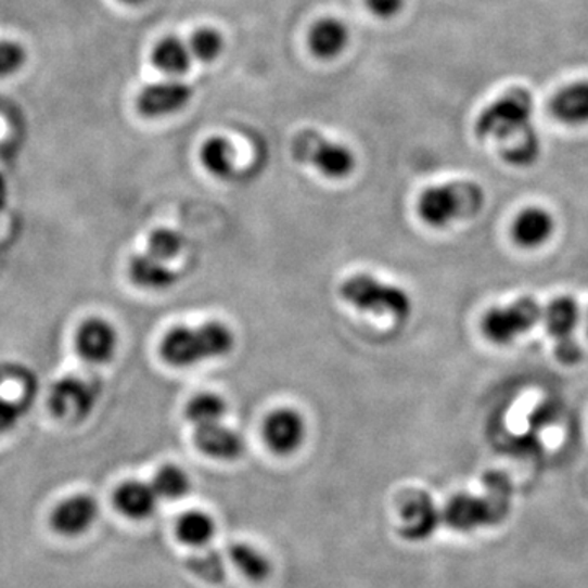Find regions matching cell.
Listing matches in <instances>:
<instances>
[{
	"label": "cell",
	"mask_w": 588,
	"mask_h": 588,
	"mask_svg": "<svg viewBox=\"0 0 588 588\" xmlns=\"http://www.w3.org/2000/svg\"><path fill=\"white\" fill-rule=\"evenodd\" d=\"M235 347V335L228 324L209 321L205 324L176 325L159 344V355L169 367L190 368L206 360L228 357Z\"/></svg>",
	"instance_id": "1"
},
{
	"label": "cell",
	"mask_w": 588,
	"mask_h": 588,
	"mask_svg": "<svg viewBox=\"0 0 588 588\" xmlns=\"http://www.w3.org/2000/svg\"><path fill=\"white\" fill-rule=\"evenodd\" d=\"M484 205L486 193L483 187L470 180H460L423 190L417 202V213L430 228L445 229L480 215Z\"/></svg>",
	"instance_id": "2"
},
{
	"label": "cell",
	"mask_w": 588,
	"mask_h": 588,
	"mask_svg": "<svg viewBox=\"0 0 588 588\" xmlns=\"http://www.w3.org/2000/svg\"><path fill=\"white\" fill-rule=\"evenodd\" d=\"M483 496L461 493L442 509V522L455 532L470 533L499 525L510 510V484L502 476L487 477Z\"/></svg>",
	"instance_id": "3"
},
{
	"label": "cell",
	"mask_w": 588,
	"mask_h": 588,
	"mask_svg": "<svg viewBox=\"0 0 588 588\" xmlns=\"http://www.w3.org/2000/svg\"><path fill=\"white\" fill-rule=\"evenodd\" d=\"M535 100L526 89H510L494 100L476 119L477 138L494 139L500 145L510 144L536 131L533 126Z\"/></svg>",
	"instance_id": "4"
},
{
	"label": "cell",
	"mask_w": 588,
	"mask_h": 588,
	"mask_svg": "<svg viewBox=\"0 0 588 588\" xmlns=\"http://www.w3.org/2000/svg\"><path fill=\"white\" fill-rule=\"evenodd\" d=\"M338 294L358 311L386 316L396 322H406L413 311L412 298L404 287L378 280L370 273L351 274L341 284Z\"/></svg>",
	"instance_id": "5"
},
{
	"label": "cell",
	"mask_w": 588,
	"mask_h": 588,
	"mask_svg": "<svg viewBox=\"0 0 588 588\" xmlns=\"http://www.w3.org/2000/svg\"><path fill=\"white\" fill-rule=\"evenodd\" d=\"M293 161L312 167L325 179L341 180L351 176L357 157L350 148L322 135L319 129L305 128L291 139Z\"/></svg>",
	"instance_id": "6"
},
{
	"label": "cell",
	"mask_w": 588,
	"mask_h": 588,
	"mask_svg": "<svg viewBox=\"0 0 588 588\" xmlns=\"http://www.w3.org/2000/svg\"><path fill=\"white\" fill-rule=\"evenodd\" d=\"M542 306L533 298H520L506 306H496L484 315L481 331L493 344L510 345L528 334L542 321Z\"/></svg>",
	"instance_id": "7"
},
{
	"label": "cell",
	"mask_w": 588,
	"mask_h": 588,
	"mask_svg": "<svg viewBox=\"0 0 588 588\" xmlns=\"http://www.w3.org/2000/svg\"><path fill=\"white\" fill-rule=\"evenodd\" d=\"M99 394L100 387L95 381H87L86 378L80 376H66L51 387L48 406L57 419L79 422L92 413Z\"/></svg>",
	"instance_id": "8"
},
{
	"label": "cell",
	"mask_w": 588,
	"mask_h": 588,
	"mask_svg": "<svg viewBox=\"0 0 588 588\" xmlns=\"http://www.w3.org/2000/svg\"><path fill=\"white\" fill-rule=\"evenodd\" d=\"M399 533L404 539L422 542L435 535L442 525V509L425 490L406 493L399 503Z\"/></svg>",
	"instance_id": "9"
},
{
	"label": "cell",
	"mask_w": 588,
	"mask_h": 588,
	"mask_svg": "<svg viewBox=\"0 0 588 588\" xmlns=\"http://www.w3.org/2000/svg\"><path fill=\"white\" fill-rule=\"evenodd\" d=\"M192 99V87L172 77L142 87L136 97V108L144 118H166L182 112Z\"/></svg>",
	"instance_id": "10"
},
{
	"label": "cell",
	"mask_w": 588,
	"mask_h": 588,
	"mask_svg": "<svg viewBox=\"0 0 588 588\" xmlns=\"http://www.w3.org/2000/svg\"><path fill=\"white\" fill-rule=\"evenodd\" d=\"M308 433L305 417L293 407H280L271 410L265 417L264 435L265 444L274 455L286 457L298 451L303 447Z\"/></svg>",
	"instance_id": "11"
},
{
	"label": "cell",
	"mask_w": 588,
	"mask_h": 588,
	"mask_svg": "<svg viewBox=\"0 0 588 588\" xmlns=\"http://www.w3.org/2000/svg\"><path fill=\"white\" fill-rule=\"evenodd\" d=\"M118 345L119 335L115 325L99 316L80 322L74 334V348L89 365L110 363L115 358Z\"/></svg>",
	"instance_id": "12"
},
{
	"label": "cell",
	"mask_w": 588,
	"mask_h": 588,
	"mask_svg": "<svg viewBox=\"0 0 588 588\" xmlns=\"http://www.w3.org/2000/svg\"><path fill=\"white\" fill-rule=\"evenodd\" d=\"M99 502L87 494L67 497L51 512V528L61 536L77 538L89 532L99 519Z\"/></svg>",
	"instance_id": "13"
},
{
	"label": "cell",
	"mask_w": 588,
	"mask_h": 588,
	"mask_svg": "<svg viewBox=\"0 0 588 588\" xmlns=\"http://www.w3.org/2000/svg\"><path fill=\"white\" fill-rule=\"evenodd\" d=\"M195 447L212 460L235 461L244 455L245 442L241 433L222 422L195 426Z\"/></svg>",
	"instance_id": "14"
},
{
	"label": "cell",
	"mask_w": 588,
	"mask_h": 588,
	"mask_svg": "<svg viewBox=\"0 0 588 588\" xmlns=\"http://www.w3.org/2000/svg\"><path fill=\"white\" fill-rule=\"evenodd\" d=\"M129 280L139 290L167 291L179 283V273L167 261L153 257L148 252L132 255L128 264Z\"/></svg>",
	"instance_id": "15"
},
{
	"label": "cell",
	"mask_w": 588,
	"mask_h": 588,
	"mask_svg": "<svg viewBox=\"0 0 588 588\" xmlns=\"http://www.w3.org/2000/svg\"><path fill=\"white\" fill-rule=\"evenodd\" d=\"M306 40L312 56L331 61L344 53L350 43V31L341 18L324 17L311 25Z\"/></svg>",
	"instance_id": "16"
},
{
	"label": "cell",
	"mask_w": 588,
	"mask_h": 588,
	"mask_svg": "<svg viewBox=\"0 0 588 588\" xmlns=\"http://www.w3.org/2000/svg\"><path fill=\"white\" fill-rule=\"evenodd\" d=\"M159 497L154 493L153 486L142 481H126L116 487L113 494V506L126 519L145 520L153 516L157 510Z\"/></svg>",
	"instance_id": "17"
},
{
	"label": "cell",
	"mask_w": 588,
	"mask_h": 588,
	"mask_svg": "<svg viewBox=\"0 0 588 588\" xmlns=\"http://www.w3.org/2000/svg\"><path fill=\"white\" fill-rule=\"evenodd\" d=\"M555 221L551 213L529 206L519 213L512 226L513 241L525 248L541 247L554 234Z\"/></svg>",
	"instance_id": "18"
},
{
	"label": "cell",
	"mask_w": 588,
	"mask_h": 588,
	"mask_svg": "<svg viewBox=\"0 0 588 588\" xmlns=\"http://www.w3.org/2000/svg\"><path fill=\"white\" fill-rule=\"evenodd\" d=\"M551 112L565 125H588V80H577L559 90L552 97Z\"/></svg>",
	"instance_id": "19"
},
{
	"label": "cell",
	"mask_w": 588,
	"mask_h": 588,
	"mask_svg": "<svg viewBox=\"0 0 588 588\" xmlns=\"http://www.w3.org/2000/svg\"><path fill=\"white\" fill-rule=\"evenodd\" d=\"M542 322L546 332L555 338L558 344L572 341V335L580 322V306L571 296H559L542 309Z\"/></svg>",
	"instance_id": "20"
},
{
	"label": "cell",
	"mask_w": 588,
	"mask_h": 588,
	"mask_svg": "<svg viewBox=\"0 0 588 588\" xmlns=\"http://www.w3.org/2000/svg\"><path fill=\"white\" fill-rule=\"evenodd\" d=\"M192 53L189 44L177 37H166L154 44L151 51V63L166 76L180 77L189 73L192 67Z\"/></svg>",
	"instance_id": "21"
},
{
	"label": "cell",
	"mask_w": 588,
	"mask_h": 588,
	"mask_svg": "<svg viewBox=\"0 0 588 588\" xmlns=\"http://www.w3.org/2000/svg\"><path fill=\"white\" fill-rule=\"evenodd\" d=\"M200 163L216 179L228 180L235 174V151L225 136H212L200 148Z\"/></svg>",
	"instance_id": "22"
},
{
	"label": "cell",
	"mask_w": 588,
	"mask_h": 588,
	"mask_svg": "<svg viewBox=\"0 0 588 588\" xmlns=\"http://www.w3.org/2000/svg\"><path fill=\"white\" fill-rule=\"evenodd\" d=\"M229 561L248 581L260 584L271 575V562L261 549L248 542H235L229 548Z\"/></svg>",
	"instance_id": "23"
},
{
	"label": "cell",
	"mask_w": 588,
	"mask_h": 588,
	"mask_svg": "<svg viewBox=\"0 0 588 588\" xmlns=\"http://www.w3.org/2000/svg\"><path fill=\"white\" fill-rule=\"evenodd\" d=\"M177 538L190 548H203L216 535V522L209 513L190 510L180 516L176 526Z\"/></svg>",
	"instance_id": "24"
},
{
	"label": "cell",
	"mask_w": 588,
	"mask_h": 588,
	"mask_svg": "<svg viewBox=\"0 0 588 588\" xmlns=\"http://www.w3.org/2000/svg\"><path fill=\"white\" fill-rule=\"evenodd\" d=\"M151 486L159 500L176 502V500L186 499L189 496L192 490V481L182 468L176 466V464H164L154 474Z\"/></svg>",
	"instance_id": "25"
},
{
	"label": "cell",
	"mask_w": 588,
	"mask_h": 588,
	"mask_svg": "<svg viewBox=\"0 0 588 588\" xmlns=\"http://www.w3.org/2000/svg\"><path fill=\"white\" fill-rule=\"evenodd\" d=\"M228 402L218 394L202 393L193 396L186 407V417L193 426L209 425L225 420Z\"/></svg>",
	"instance_id": "26"
},
{
	"label": "cell",
	"mask_w": 588,
	"mask_h": 588,
	"mask_svg": "<svg viewBox=\"0 0 588 588\" xmlns=\"http://www.w3.org/2000/svg\"><path fill=\"white\" fill-rule=\"evenodd\" d=\"M541 154V141H539L538 131L516 139L510 144L500 145V156L512 167H529L538 161Z\"/></svg>",
	"instance_id": "27"
},
{
	"label": "cell",
	"mask_w": 588,
	"mask_h": 588,
	"mask_svg": "<svg viewBox=\"0 0 588 588\" xmlns=\"http://www.w3.org/2000/svg\"><path fill=\"white\" fill-rule=\"evenodd\" d=\"M183 235L180 232L174 231L170 228H156L148 235L145 241V252L153 255V257L159 258V260L170 261L174 258L179 257L180 252L183 251Z\"/></svg>",
	"instance_id": "28"
},
{
	"label": "cell",
	"mask_w": 588,
	"mask_h": 588,
	"mask_svg": "<svg viewBox=\"0 0 588 588\" xmlns=\"http://www.w3.org/2000/svg\"><path fill=\"white\" fill-rule=\"evenodd\" d=\"M193 60L200 63H213L218 60L225 50V38L216 28L202 27L193 31L189 43Z\"/></svg>",
	"instance_id": "29"
},
{
	"label": "cell",
	"mask_w": 588,
	"mask_h": 588,
	"mask_svg": "<svg viewBox=\"0 0 588 588\" xmlns=\"http://www.w3.org/2000/svg\"><path fill=\"white\" fill-rule=\"evenodd\" d=\"M190 567L200 578L209 581V584H219L226 577L225 562L215 551H208L190 559Z\"/></svg>",
	"instance_id": "30"
},
{
	"label": "cell",
	"mask_w": 588,
	"mask_h": 588,
	"mask_svg": "<svg viewBox=\"0 0 588 588\" xmlns=\"http://www.w3.org/2000/svg\"><path fill=\"white\" fill-rule=\"evenodd\" d=\"M27 63V51L17 41H0V79L14 76Z\"/></svg>",
	"instance_id": "31"
},
{
	"label": "cell",
	"mask_w": 588,
	"mask_h": 588,
	"mask_svg": "<svg viewBox=\"0 0 588 588\" xmlns=\"http://www.w3.org/2000/svg\"><path fill=\"white\" fill-rule=\"evenodd\" d=\"M363 4L373 17L391 21L402 11L406 0H363Z\"/></svg>",
	"instance_id": "32"
},
{
	"label": "cell",
	"mask_w": 588,
	"mask_h": 588,
	"mask_svg": "<svg viewBox=\"0 0 588 588\" xmlns=\"http://www.w3.org/2000/svg\"><path fill=\"white\" fill-rule=\"evenodd\" d=\"M119 2L126 5H141L144 4L145 0H119Z\"/></svg>",
	"instance_id": "33"
},
{
	"label": "cell",
	"mask_w": 588,
	"mask_h": 588,
	"mask_svg": "<svg viewBox=\"0 0 588 588\" xmlns=\"http://www.w3.org/2000/svg\"><path fill=\"white\" fill-rule=\"evenodd\" d=\"M587 334H588V316H587Z\"/></svg>",
	"instance_id": "34"
}]
</instances>
